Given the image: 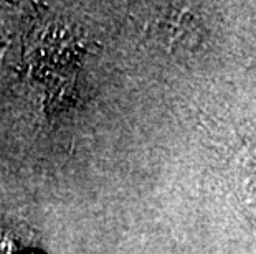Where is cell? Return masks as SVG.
<instances>
[{"instance_id": "6da1fadb", "label": "cell", "mask_w": 256, "mask_h": 254, "mask_svg": "<svg viewBox=\"0 0 256 254\" xmlns=\"http://www.w3.org/2000/svg\"><path fill=\"white\" fill-rule=\"evenodd\" d=\"M236 178L243 203L256 215V144L250 145L243 152L242 160H238Z\"/></svg>"}]
</instances>
